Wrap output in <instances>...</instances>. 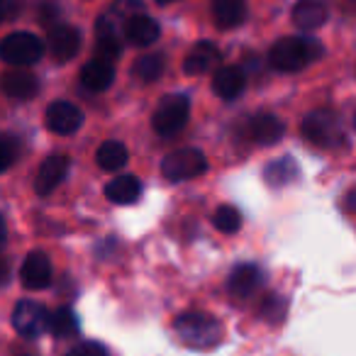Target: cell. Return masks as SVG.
<instances>
[{
    "mask_svg": "<svg viewBox=\"0 0 356 356\" xmlns=\"http://www.w3.org/2000/svg\"><path fill=\"white\" fill-rule=\"evenodd\" d=\"M322 47L317 40L310 37H283L268 51V64L276 71L283 74H296V71L305 69L310 61L320 59Z\"/></svg>",
    "mask_w": 356,
    "mask_h": 356,
    "instance_id": "obj_1",
    "label": "cell"
},
{
    "mask_svg": "<svg viewBox=\"0 0 356 356\" xmlns=\"http://www.w3.org/2000/svg\"><path fill=\"white\" fill-rule=\"evenodd\" d=\"M173 332L191 349H213L222 341V325L208 312H181L173 320Z\"/></svg>",
    "mask_w": 356,
    "mask_h": 356,
    "instance_id": "obj_2",
    "label": "cell"
},
{
    "mask_svg": "<svg viewBox=\"0 0 356 356\" xmlns=\"http://www.w3.org/2000/svg\"><path fill=\"white\" fill-rule=\"evenodd\" d=\"M302 137L320 149H334L344 139V129H341V120L334 110H312L302 118Z\"/></svg>",
    "mask_w": 356,
    "mask_h": 356,
    "instance_id": "obj_3",
    "label": "cell"
},
{
    "mask_svg": "<svg viewBox=\"0 0 356 356\" xmlns=\"http://www.w3.org/2000/svg\"><path fill=\"white\" fill-rule=\"evenodd\" d=\"M208 171V159L200 149H178L161 161V176L171 184L191 181Z\"/></svg>",
    "mask_w": 356,
    "mask_h": 356,
    "instance_id": "obj_4",
    "label": "cell"
},
{
    "mask_svg": "<svg viewBox=\"0 0 356 356\" xmlns=\"http://www.w3.org/2000/svg\"><path fill=\"white\" fill-rule=\"evenodd\" d=\"M44 54V42L32 32H13L0 42V59L13 66H32Z\"/></svg>",
    "mask_w": 356,
    "mask_h": 356,
    "instance_id": "obj_5",
    "label": "cell"
},
{
    "mask_svg": "<svg viewBox=\"0 0 356 356\" xmlns=\"http://www.w3.org/2000/svg\"><path fill=\"white\" fill-rule=\"evenodd\" d=\"M191 103L186 95H168L159 103L156 113L152 118V127L159 137H173L188 124Z\"/></svg>",
    "mask_w": 356,
    "mask_h": 356,
    "instance_id": "obj_6",
    "label": "cell"
},
{
    "mask_svg": "<svg viewBox=\"0 0 356 356\" xmlns=\"http://www.w3.org/2000/svg\"><path fill=\"white\" fill-rule=\"evenodd\" d=\"M13 327L25 339H37L49 330V312L35 300H20L13 310Z\"/></svg>",
    "mask_w": 356,
    "mask_h": 356,
    "instance_id": "obj_7",
    "label": "cell"
},
{
    "mask_svg": "<svg viewBox=\"0 0 356 356\" xmlns=\"http://www.w3.org/2000/svg\"><path fill=\"white\" fill-rule=\"evenodd\" d=\"M44 120L51 132L66 137V134H76L81 129V124H83V113H81L74 103H69V100H56V103H51L49 108H47Z\"/></svg>",
    "mask_w": 356,
    "mask_h": 356,
    "instance_id": "obj_8",
    "label": "cell"
},
{
    "mask_svg": "<svg viewBox=\"0 0 356 356\" xmlns=\"http://www.w3.org/2000/svg\"><path fill=\"white\" fill-rule=\"evenodd\" d=\"M69 168H71V161L66 156H61V154L44 159L42 166H40V171H37V176H35L37 195L47 198L49 193H54V191L64 184V178L69 176Z\"/></svg>",
    "mask_w": 356,
    "mask_h": 356,
    "instance_id": "obj_9",
    "label": "cell"
},
{
    "mask_svg": "<svg viewBox=\"0 0 356 356\" xmlns=\"http://www.w3.org/2000/svg\"><path fill=\"white\" fill-rule=\"evenodd\" d=\"M20 281L27 291H44L51 283V261L44 252L27 254L25 264L20 268Z\"/></svg>",
    "mask_w": 356,
    "mask_h": 356,
    "instance_id": "obj_10",
    "label": "cell"
},
{
    "mask_svg": "<svg viewBox=\"0 0 356 356\" xmlns=\"http://www.w3.org/2000/svg\"><path fill=\"white\" fill-rule=\"evenodd\" d=\"M47 47L56 61H71L81 49V32L71 25H56L47 37Z\"/></svg>",
    "mask_w": 356,
    "mask_h": 356,
    "instance_id": "obj_11",
    "label": "cell"
},
{
    "mask_svg": "<svg viewBox=\"0 0 356 356\" xmlns=\"http://www.w3.org/2000/svg\"><path fill=\"white\" fill-rule=\"evenodd\" d=\"M259 286H261V271H259L254 264H242V266L234 268L227 278L229 296L237 298V300H247V298H252L254 293L259 291Z\"/></svg>",
    "mask_w": 356,
    "mask_h": 356,
    "instance_id": "obj_12",
    "label": "cell"
},
{
    "mask_svg": "<svg viewBox=\"0 0 356 356\" xmlns=\"http://www.w3.org/2000/svg\"><path fill=\"white\" fill-rule=\"evenodd\" d=\"M247 88V79H244V71L237 66H222V69L215 71L213 76V93L222 100H234L244 93Z\"/></svg>",
    "mask_w": 356,
    "mask_h": 356,
    "instance_id": "obj_13",
    "label": "cell"
},
{
    "mask_svg": "<svg viewBox=\"0 0 356 356\" xmlns=\"http://www.w3.org/2000/svg\"><path fill=\"white\" fill-rule=\"evenodd\" d=\"M0 88L13 100H30L40 93V81L30 71H8L0 81Z\"/></svg>",
    "mask_w": 356,
    "mask_h": 356,
    "instance_id": "obj_14",
    "label": "cell"
},
{
    "mask_svg": "<svg viewBox=\"0 0 356 356\" xmlns=\"http://www.w3.org/2000/svg\"><path fill=\"white\" fill-rule=\"evenodd\" d=\"M159 35H161L159 22L149 15H142V13H139V15H132L127 20V25H124V37H127V42L134 47L154 44V42L159 40Z\"/></svg>",
    "mask_w": 356,
    "mask_h": 356,
    "instance_id": "obj_15",
    "label": "cell"
},
{
    "mask_svg": "<svg viewBox=\"0 0 356 356\" xmlns=\"http://www.w3.org/2000/svg\"><path fill=\"white\" fill-rule=\"evenodd\" d=\"M220 61V49L213 44V42H198L193 49L188 51L184 61V71L188 76H203L208 74L210 69H215Z\"/></svg>",
    "mask_w": 356,
    "mask_h": 356,
    "instance_id": "obj_16",
    "label": "cell"
},
{
    "mask_svg": "<svg viewBox=\"0 0 356 356\" xmlns=\"http://www.w3.org/2000/svg\"><path fill=\"white\" fill-rule=\"evenodd\" d=\"M327 20V6L325 0H298L293 8V22L298 30L312 32L322 27Z\"/></svg>",
    "mask_w": 356,
    "mask_h": 356,
    "instance_id": "obj_17",
    "label": "cell"
},
{
    "mask_svg": "<svg viewBox=\"0 0 356 356\" xmlns=\"http://www.w3.org/2000/svg\"><path fill=\"white\" fill-rule=\"evenodd\" d=\"M283 132H286L283 120H278L276 115H271V113L254 115V120L249 122V134H252V139L257 144H264V147L276 144L278 139L283 137Z\"/></svg>",
    "mask_w": 356,
    "mask_h": 356,
    "instance_id": "obj_18",
    "label": "cell"
},
{
    "mask_svg": "<svg viewBox=\"0 0 356 356\" xmlns=\"http://www.w3.org/2000/svg\"><path fill=\"white\" fill-rule=\"evenodd\" d=\"M115 81V66L110 61H103V59H93L81 69V83L86 86L88 90H108Z\"/></svg>",
    "mask_w": 356,
    "mask_h": 356,
    "instance_id": "obj_19",
    "label": "cell"
},
{
    "mask_svg": "<svg viewBox=\"0 0 356 356\" xmlns=\"http://www.w3.org/2000/svg\"><path fill=\"white\" fill-rule=\"evenodd\" d=\"M213 17L218 27L234 30L247 20V3L244 0H213Z\"/></svg>",
    "mask_w": 356,
    "mask_h": 356,
    "instance_id": "obj_20",
    "label": "cell"
},
{
    "mask_svg": "<svg viewBox=\"0 0 356 356\" xmlns=\"http://www.w3.org/2000/svg\"><path fill=\"white\" fill-rule=\"evenodd\" d=\"M105 195L115 205H132L142 195V184L137 176H118L105 186Z\"/></svg>",
    "mask_w": 356,
    "mask_h": 356,
    "instance_id": "obj_21",
    "label": "cell"
},
{
    "mask_svg": "<svg viewBox=\"0 0 356 356\" xmlns=\"http://www.w3.org/2000/svg\"><path fill=\"white\" fill-rule=\"evenodd\" d=\"M95 161H98V166L103 168V171H120V168L129 161V152L122 142L110 139V142H103L98 147Z\"/></svg>",
    "mask_w": 356,
    "mask_h": 356,
    "instance_id": "obj_22",
    "label": "cell"
},
{
    "mask_svg": "<svg viewBox=\"0 0 356 356\" xmlns=\"http://www.w3.org/2000/svg\"><path fill=\"white\" fill-rule=\"evenodd\" d=\"M298 163L293 161L291 156H283V159H276L271 161L266 168H264V178H266V184L273 186V188H281V186H288L293 184L298 178Z\"/></svg>",
    "mask_w": 356,
    "mask_h": 356,
    "instance_id": "obj_23",
    "label": "cell"
},
{
    "mask_svg": "<svg viewBox=\"0 0 356 356\" xmlns=\"http://www.w3.org/2000/svg\"><path fill=\"white\" fill-rule=\"evenodd\" d=\"M163 69H166V61L161 54H144L132 64V79L137 83H154L161 79Z\"/></svg>",
    "mask_w": 356,
    "mask_h": 356,
    "instance_id": "obj_24",
    "label": "cell"
},
{
    "mask_svg": "<svg viewBox=\"0 0 356 356\" xmlns=\"http://www.w3.org/2000/svg\"><path fill=\"white\" fill-rule=\"evenodd\" d=\"M49 332L59 339L74 337L79 332V317L71 307H59L49 315Z\"/></svg>",
    "mask_w": 356,
    "mask_h": 356,
    "instance_id": "obj_25",
    "label": "cell"
},
{
    "mask_svg": "<svg viewBox=\"0 0 356 356\" xmlns=\"http://www.w3.org/2000/svg\"><path fill=\"white\" fill-rule=\"evenodd\" d=\"M213 225L222 234H234L242 227V215H239V210L234 208V205H220V208L215 210Z\"/></svg>",
    "mask_w": 356,
    "mask_h": 356,
    "instance_id": "obj_26",
    "label": "cell"
},
{
    "mask_svg": "<svg viewBox=\"0 0 356 356\" xmlns=\"http://www.w3.org/2000/svg\"><path fill=\"white\" fill-rule=\"evenodd\" d=\"M259 312H261L264 320L268 322H281L283 320V312H286V300H283L281 296H276V293H271V296L264 298L261 307H259Z\"/></svg>",
    "mask_w": 356,
    "mask_h": 356,
    "instance_id": "obj_27",
    "label": "cell"
},
{
    "mask_svg": "<svg viewBox=\"0 0 356 356\" xmlns=\"http://www.w3.org/2000/svg\"><path fill=\"white\" fill-rule=\"evenodd\" d=\"M66 356H110V354L98 341H83V344H76Z\"/></svg>",
    "mask_w": 356,
    "mask_h": 356,
    "instance_id": "obj_28",
    "label": "cell"
},
{
    "mask_svg": "<svg viewBox=\"0 0 356 356\" xmlns=\"http://www.w3.org/2000/svg\"><path fill=\"white\" fill-rule=\"evenodd\" d=\"M13 161H15V147L8 139H0V173L8 171Z\"/></svg>",
    "mask_w": 356,
    "mask_h": 356,
    "instance_id": "obj_29",
    "label": "cell"
},
{
    "mask_svg": "<svg viewBox=\"0 0 356 356\" xmlns=\"http://www.w3.org/2000/svg\"><path fill=\"white\" fill-rule=\"evenodd\" d=\"M20 10V3L17 0H0V20H10Z\"/></svg>",
    "mask_w": 356,
    "mask_h": 356,
    "instance_id": "obj_30",
    "label": "cell"
},
{
    "mask_svg": "<svg viewBox=\"0 0 356 356\" xmlns=\"http://www.w3.org/2000/svg\"><path fill=\"white\" fill-rule=\"evenodd\" d=\"M8 273H10V268H8L6 261H0V286L8 281Z\"/></svg>",
    "mask_w": 356,
    "mask_h": 356,
    "instance_id": "obj_31",
    "label": "cell"
},
{
    "mask_svg": "<svg viewBox=\"0 0 356 356\" xmlns=\"http://www.w3.org/2000/svg\"><path fill=\"white\" fill-rule=\"evenodd\" d=\"M346 210H354L356 213V191H351V193L346 195Z\"/></svg>",
    "mask_w": 356,
    "mask_h": 356,
    "instance_id": "obj_32",
    "label": "cell"
},
{
    "mask_svg": "<svg viewBox=\"0 0 356 356\" xmlns=\"http://www.w3.org/2000/svg\"><path fill=\"white\" fill-rule=\"evenodd\" d=\"M6 237H8V229H6V222H3V218H0V249H3V244H6Z\"/></svg>",
    "mask_w": 356,
    "mask_h": 356,
    "instance_id": "obj_33",
    "label": "cell"
},
{
    "mask_svg": "<svg viewBox=\"0 0 356 356\" xmlns=\"http://www.w3.org/2000/svg\"><path fill=\"white\" fill-rule=\"evenodd\" d=\"M156 3H161V6H166V3H173V0H156Z\"/></svg>",
    "mask_w": 356,
    "mask_h": 356,
    "instance_id": "obj_34",
    "label": "cell"
}]
</instances>
